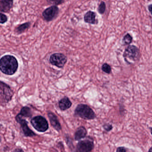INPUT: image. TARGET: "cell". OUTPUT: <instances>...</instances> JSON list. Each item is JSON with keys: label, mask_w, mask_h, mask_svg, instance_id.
I'll use <instances>...</instances> for the list:
<instances>
[{"label": "cell", "mask_w": 152, "mask_h": 152, "mask_svg": "<svg viewBox=\"0 0 152 152\" xmlns=\"http://www.w3.org/2000/svg\"><path fill=\"white\" fill-rule=\"evenodd\" d=\"M67 61V58L63 53H55L50 57V63L59 68H63Z\"/></svg>", "instance_id": "obj_7"}, {"label": "cell", "mask_w": 152, "mask_h": 152, "mask_svg": "<svg viewBox=\"0 0 152 152\" xmlns=\"http://www.w3.org/2000/svg\"><path fill=\"white\" fill-rule=\"evenodd\" d=\"M18 114L22 118H31L32 116V111L29 107L25 106L21 109Z\"/></svg>", "instance_id": "obj_16"}, {"label": "cell", "mask_w": 152, "mask_h": 152, "mask_svg": "<svg viewBox=\"0 0 152 152\" xmlns=\"http://www.w3.org/2000/svg\"><path fill=\"white\" fill-rule=\"evenodd\" d=\"M75 116L84 120H91L96 116L93 110L87 104H79L75 110Z\"/></svg>", "instance_id": "obj_2"}, {"label": "cell", "mask_w": 152, "mask_h": 152, "mask_svg": "<svg viewBox=\"0 0 152 152\" xmlns=\"http://www.w3.org/2000/svg\"><path fill=\"white\" fill-rule=\"evenodd\" d=\"M148 152H152V147L150 148Z\"/></svg>", "instance_id": "obj_27"}, {"label": "cell", "mask_w": 152, "mask_h": 152, "mask_svg": "<svg viewBox=\"0 0 152 152\" xmlns=\"http://www.w3.org/2000/svg\"><path fill=\"white\" fill-rule=\"evenodd\" d=\"M96 14L94 12L88 11L84 15V20L86 23L92 25H96L98 24V20L96 19Z\"/></svg>", "instance_id": "obj_12"}, {"label": "cell", "mask_w": 152, "mask_h": 152, "mask_svg": "<svg viewBox=\"0 0 152 152\" xmlns=\"http://www.w3.org/2000/svg\"><path fill=\"white\" fill-rule=\"evenodd\" d=\"M148 9H149V11L151 12L152 16V4H150L148 7Z\"/></svg>", "instance_id": "obj_26"}, {"label": "cell", "mask_w": 152, "mask_h": 152, "mask_svg": "<svg viewBox=\"0 0 152 152\" xmlns=\"http://www.w3.org/2000/svg\"><path fill=\"white\" fill-rule=\"evenodd\" d=\"M48 117L53 127L58 132L61 131V125L57 116L53 113L49 112L48 113Z\"/></svg>", "instance_id": "obj_10"}, {"label": "cell", "mask_w": 152, "mask_h": 152, "mask_svg": "<svg viewBox=\"0 0 152 152\" xmlns=\"http://www.w3.org/2000/svg\"><path fill=\"white\" fill-rule=\"evenodd\" d=\"M13 152H25L21 149H19V148H17L15 149Z\"/></svg>", "instance_id": "obj_25"}, {"label": "cell", "mask_w": 152, "mask_h": 152, "mask_svg": "<svg viewBox=\"0 0 152 152\" xmlns=\"http://www.w3.org/2000/svg\"><path fill=\"white\" fill-rule=\"evenodd\" d=\"M150 130H151V134L152 135V127L150 128Z\"/></svg>", "instance_id": "obj_28"}, {"label": "cell", "mask_w": 152, "mask_h": 152, "mask_svg": "<svg viewBox=\"0 0 152 152\" xmlns=\"http://www.w3.org/2000/svg\"><path fill=\"white\" fill-rule=\"evenodd\" d=\"M102 69L104 72L106 74H110L111 73V67L107 63H104L102 65Z\"/></svg>", "instance_id": "obj_19"}, {"label": "cell", "mask_w": 152, "mask_h": 152, "mask_svg": "<svg viewBox=\"0 0 152 152\" xmlns=\"http://www.w3.org/2000/svg\"><path fill=\"white\" fill-rule=\"evenodd\" d=\"M8 18L4 13H0V24H4L8 21Z\"/></svg>", "instance_id": "obj_21"}, {"label": "cell", "mask_w": 152, "mask_h": 152, "mask_svg": "<svg viewBox=\"0 0 152 152\" xmlns=\"http://www.w3.org/2000/svg\"><path fill=\"white\" fill-rule=\"evenodd\" d=\"M58 104L59 107L61 111H65L71 107L72 103L68 97L65 96L59 102Z\"/></svg>", "instance_id": "obj_14"}, {"label": "cell", "mask_w": 152, "mask_h": 152, "mask_svg": "<svg viewBox=\"0 0 152 152\" xmlns=\"http://www.w3.org/2000/svg\"><path fill=\"white\" fill-rule=\"evenodd\" d=\"M94 148V143L92 140L86 139L80 141L77 145V152H91Z\"/></svg>", "instance_id": "obj_9"}, {"label": "cell", "mask_w": 152, "mask_h": 152, "mask_svg": "<svg viewBox=\"0 0 152 152\" xmlns=\"http://www.w3.org/2000/svg\"><path fill=\"white\" fill-rule=\"evenodd\" d=\"M59 12V9L56 5H52L45 9L42 13L44 20L47 22L52 21L57 18Z\"/></svg>", "instance_id": "obj_6"}, {"label": "cell", "mask_w": 152, "mask_h": 152, "mask_svg": "<svg viewBox=\"0 0 152 152\" xmlns=\"http://www.w3.org/2000/svg\"><path fill=\"white\" fill-rule=\"evenodd\" d=\"M33 127L39 132L44 133L49 129V124L47 120L42 116L34 117L31 120Z\"/></svg>", "instance_id": "obj_4"}, {"label": "cell", "mask_w": 152, "mask_h": 152, "mask_svg": "<svg viewBox=\"0 0 152 152\" xmlns=\"http://www.w3.org/2000/svg\"><path fill=\"white\" fill-rule=\"evenodd\" d=\"M49 4H52V5H60L65 2V0H46Z\"/></svg>", "instance_id": "obj_20"}, {"label": "cell", "mask_w": 152, "mask_h": 152, "mask_svg": "<svg viewBox=\"0 0 152 152\" xmlns=\"http://www.w3.org/2000/svg\"><path fill=\"white\" fill-rule=\"evenodd\" d=\"M66 138L67 139V144L68 145L69 147L70 148L71 150L73 151V150H75V149H74V145H73V143H72V141H71V139L69 137H68V138L66 137Z\"/></svg>", "instance_id": "obj_23"}, {"label": "cell", "mask_w": 152, "mask_h": 152, "mask_svg": "<svg viewBox=\"0 0 152 152\" xmlns=\"http://www.w3.org/2000/svg\"><path fill=\"white\" fill-rule=\"evenodd\" d=\"M104 129L105 130V131H107V132H109V131H111L112 130L113 127V126L111 124H105L103 126Z\"/></svg>", "instance_id": "obj_22"}, {"label": "cell", "mask_w": 152, "mask_h": 152, "mask_svg": "<svg viewBox=\"0 0 152 152\" xmlns=\"http://www.w3.org/2000/svg\"><path fill=\"white\" fill-rule=\"evenodd\" d=\"M13 5V0H0V13H8Z\"/></svg>", "instance_id": "obj_11"}, {"label": "cell", "mask_w": 152, "mask_h": 152, "mask_svg": "<svg viewBox=\"0 0 152 152\" xmlns=\"http://www.w3.org/2000/svg\"><path fill=\"white\" fill-rule=\"evenodd\" d=\"M133 41V37L130 34H127L122 39V43L124 45H129Z\"/></svg>", "instance_id": "obj_17"}, {"label": "cell", "mask_w": 152, "mask_h": 152, "mask_svg": "<svg viewBox=\"0 0 152 152\" xmlns=\"http://www.w3.org/2000/svg\"><path fill=\"white\" fill-rule=\"evenodd\" d=\"M18 63L17 59L12 55H5L0 59V70L7 75H14L18 70Z\"/></svg>", "instance_id": "obj_1"}, {"label": "cell", "mask_w": 152, "mask_h": 152, "mask_svg": "<svg viewBox=\"0 0 152 152\" xmlns=\"http://www.w3.org/2000/svg\"><path fill=\"white\" fill-rule=\"evenodd\" d=\"M31 25L30 22H26L20 24L15 27L14 32L17 34H20L27 30L30 28Z\"/></svg>", "instance_id": "obj_15"}, {"label": "cell", "mask_w": 152, "mask_h": 152, "mask_svg": "<svg viewBox=\"0 0 152 152\" xmlns=\"http://www.w3.org/2000/svg\"><path fill=\"white\" fill-rule=\"evenodd\" d=\"M123 57L127 64H131L132 62H136L139 60L140 58L139 49L135 45H129L125 49Z\"/></svg>", "instance_id": "obj_3"}, {"label": "cell", "mask_w": 152, "mask_h": 152, "mask_svg": "<svg viewBox=\"0 0 152 152\" xmlns=\"http://www.w3.org/2000/svg\"><path fill=\"white\" fill-rule=\"evenodd\" d=\"M16 120L17 122L20 125L21 129L25 136L26 137H33L37 135L36 134L29 128L28 125L27 121L26 120L24 119L23 118L20 116L18 114L16 116Z\"/></svg>", "instance_id": "obj_8"}, {"label": "cell", "mask_w": 152, "mask_h": 152, "mask_svg": "<svg viewBox=\"0 0 152 152\" xmlns=\"http://www.w3.org/2000/svg\"><path fill=\"white\" fill-rule=\"evenodd\" d=\"M1 137H0V142H1Z\"/></svg>", "instance_id": "obj_29"}, {"label": "cell", "mask_w": 152, "mask_h": 152, "mask_svg": "<svg viewBox=\"0 0 152 152\" xmlns=\"http://www.w3.org/2000/svg\"><path fill=\"white\" fill-rule=\"evenodd\" d=\"M13 92L10 87L7 84L0 80V101L6 103L12 100Z\"/></svg>", "instance_id": "obj_5"}, {"label": "cell", "mask_w": 152, "mask_h": 152, "mask_svg": "<svg viewBox=\"0 0 152 152\" xmlns=\"http://www.w3.org/2000/svg\"><path fill=\"white\" fill-rule=\"evenodd\" d=\"M106 8V6L105 2L104 1H102L98 6L97 10H98V12L100 14L102 15L105 12Z\"/></svg>", "instance_id": "obj_18"}, {"label": "cell", "mask_w": 152, "mask_h": 152, "mask_svg": "<svg viewBox=\"0 0 152 152\" xmlns=\"http://www.w3.org/2000/svg\"><path fill=\"white\" fill-rule=\"evenodd\" d=\"M87 134V131L84 126L78 128L75 134V139L76 141H79L85 138Z\"/></svg>", "instance_id": "obj_13"}, {"label": "cell", "mask_w": 152, "mask_h": 152, "mask_svg": "<svg viewBox=\"0 0 152 152\" xmlns=\"http://www.w3.org/2000/svg\"><path fill=\"white\" fill-rule=\"evenodd\" d=\"M116 152H126V150L125 147L121 146L117 148Z\"/></svg>", "instance_id": "obj_24"}]
</instances>
